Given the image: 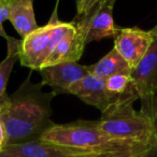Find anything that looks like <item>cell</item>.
I'll use <instances>...</instances> for the list:
<instances>
[{"label":"cell","mask_w":157,"mask_h":157,"mask_svg":"<svg viewBox=\"0 0 157 157\" xmlns=\"http://www.w3.org/2000/svg\"><path fill=\"white\" fill-rule=\"evenodd\" d=\"M40 139L58 145L92 152L99 156L129 152H145L152 146L114 139L100 128L98 121L86 120L67 124H54Z\"/></svg>","instance_id":"7a4b0ae2"},{"label":"cell","mask_w":157,"mask_h":157,"mask_svg":"<svg viewBox=\"0 0 157 157\" xmlns=\"http://www.w3.org/2000/svg\"><path fill=\"white\" fill-rule=\"evenodd\" d=\"M67 94L76 96L86 105L97 108L101 113L107 111L111 105L120 102L117 97L107 90L105 78L92 73H88L80 81L72 84L68 88Z\"/></svg>","instance_id":"8992f818"},{"label":"cell","mask_w":157,"mask_h":157,"mask_svg":"<svg viewBox=\"0 0 157 157\" xmlns=\"http://www.w3.org/2000/svg\"><path fill=\"white\" fill-rule=\"evenodd\" d=\"M146 152V151H145ZM145 152H129V153H120V154L107 155L102 157H142Z\"/></svg>","instance_id":"ac0fdd59"},{"label":"cell","mask_w":157,"mask_h":157,"mask_svg":"<svg viewBox=\"0 0 157 157\" xmlns=\"http://www.w3.org/2000/svg\"><path fill=\"white\" fill-rule=\"evenodd\" d=\"M86 44L85 30L80 23L74 22L73 27L59 41L42 68L63 63H78L83 55Z\"/></svg>","instance_id":"30bf717a"},{"label":"cell","mask_w":157,"mask_h":157,"mask_svg":"<svg viewBox=\"0 0 157 157\" xmlns=\"http://www.w3.org/2000/svg\"><path fill=\"white\" fill-rule=\"evenodd\" d=\"M115 1L116 0H100L98 6H111V7H114Z\"/></svg>","instance_id":"44dd1931"},{"label":"cell","mask_w":157,"mask_h":157,"mask_svg":"<svg viewBox=\"0 0 157 157\" xmlns=\"http://www.w3.org/2000/svg\"><path fill=\"white\" fill-rule=\"evenodd\" d=\"M150 31L152 33V35H153V36H156V37H157V29L155 28V27L152 29V30H150Z\"/></svg>","instance_id":"7402d4cb"},{"label":"cell","mask_w":157,"mask_h":157,"mask_svg":"<svg viewBox=\"0 0 157 157\" xmlns=\"http://www.w3.org/2000/svg\"><path fill=\"white\" fill-rule=\"evenodd\" d=\"M100 0H76V18H83L90 15L97 7Z\"/></svg>","instance_id":"2e32d148"},{"label":"cell","mask_w":157,"mask_h":157,"mask_svg":"<svg viewBox=\"0 0 157 157\" xmlns=\"http://www.w3.org/2000/svg\"><path fill=\"white\" fill-rule=\"evenodd\" d=\"M73 25L74 22H60L57 18V8H55L48 24L22 39L18 59L21 65L30 70H41L56 45Z\"/></svg>","instance_id":"277c9868"},{"label":"cell","mask_w":157,"mask_h":157,"mask_svg":"<svg viewBox=\"0 0 157 157\" xmlns=\"http://www.w3.org/2000/svg\"><path fill=\"white\" fill-rule=\"evenodd\" d=\"M6 145H7V132H6L2 121L0 120V151Z\"/></svg>","instance_id":"d6986e66"},{"label":"cell","mask_w":157,"mask_h":157,"mask_svg":"<svg viewBox=\"0 0 157 157\" xmlns=\"http://www.w3.org/2000/svg\"><path fill=\"white\" fill-rule=\"evenodd\" d=\"M58 2H59V0H57V2H56V6H55V8L58 7Z\"/></svg>","instance_id":"603a6c76"},{"label":"cell","mask_w":157,"mask_h":157,"mask_svg":"<svg viewBox=\"0 0 157 157\" xmlns=\"http://www.w3.org/2000/svg\"><path fill=\"white\" fill-rule=\"evenodd\" d=\"M22 40L10 37L7 40V56L0 61V108L8 102L9 96L7 95V85L14 65L20 59V50Z\"/></svg>","instance_id":"5bb4252c"},{"label":"cell","mask_w":157,"mask_h":157,"mask_svg":"<svg viewBox=\"0 0 157 157\" xmlns=\"http://www.w3.org/2000/svg\"><path fill=\"white\" fill-rule=\"evenodd\" d=\"M0 157H102L87 151L58 145L42 139L9 144L0 151Z\"/></svg>","instance_id":"5b68a950"},{"label":"cell","mask_w":157,"mask_h":157,"mask_svg":"<svg viewBox=\"0 0 157 157\" xmlns=\"http://www.w3.org/2000/svg\"><path fill=\"white\" fill-rule=\"evenodd\" d=\"M85 30L86 42H99L107 38H115L120 27L114 23L113 7L98 6L90 15L78 20Z\"/></svg>","instance_id":"8fae6325"},{"label":"cell","mask_w":157,"mask_h":157,"mask_svg":"<svg viewBox=\"0 0 157 157\" xmlns=\"http://www.w3.org/2000/svg\"><path fill=\"white\" fill-rule=\"evenodd\" d=\"M143 112L152 123L153 133H154V142L155 145H157V96L150 100L142 101V109Z\"/></svg>","instance_id":"9a60e30c"},{"label":"cell","mask_w":157,"mask_h":157,"mask_svg":"<svg viewBox=\"0 0 157 157\" xmlns=\"http://www.w3.org/2000/svg\"><path fill=\"white\" fill-rule=\"evenodd\" d=\"M42 76V83L50 86L57 95L67 94L72 84L87 75L90 66L80 65L78 63H63L50 66L39 70Z\"/></svg>","instance_id":"9c48e42d"},{"label":"cell","mask_w":157,"mask_h":157,"mask_svg":"<svg viewBox=\"0 0 157 157\" xmlns=\"http://www.w3.org/2000/svg\"><path fill=\"white\" fill-rule=\"evenodd\" d=\"M131 67L122 55L112 48L107 55L99 59L96 63L90 66V72L92 74L102 78H108L115 74H131Z\"/></svg>","instance_id":"4fadbf2b"},{"label":"cell","mask_w":157,"mask_h":157,"mask_svg":"<svg viewBox=\"0 0 157 157\" xmlns=\"http://www.w3.org/2000/svg\"><path fill=\"white\" fill-rule=\"evenodd\" d=\"M142 157H157V145H152L145 153L143 154Z\"/></svg>","instance_id":"ffe728a7"},{"label":"cell","mask_w":157,"mask_h":157,"mask_svg":"<svg viewBox=\"0 0 157 157\" xmlns=\"http://www.w3.org/2000/svg\"><path fill=\"white\" fill-rule=\"evenodd\" d=\"M9 21L22 39L39 28L33 0H10Z\"/></svg>","instance_id":"7c38bea8"},{"label":"cell","mask_w":157,"mask_h":157,"mask_svg":"<svg viewBox=\"0 0 157 157\" xmlns=\"http://www.w3.org/2000/svg\"><path fill=\"white\" fill-rule=\"evenodd\" d=\"M10 13V0H0V37L8 40L10 36L7 35L5 28H3V23L9 20Z\"/></svg>","instance_id":"e0dca14e"},{"label":"cell","mask_w":157,"mask_h":157,"mask_svg":"<svg viewBox=\"0 0 157 157\" xmlns=\"http://www.w3.org/2000/svg\"><path fill=\"white\" fill-rule=\"evenodd\" d=\"M100 128L108 136L121 141L154 145V133L150 118L133 109L132 102H118L101 113Z\"/></svg>","instance_id":"3957f363"},{"label":"cell","mask_w":157,"mask_h":157,"mask_svg":"<svg viewBox=\"0 0 157 157\" xmlns=\"http://www.w3.org/2000/svg\"><path fill=\"white\" fill-rule=\"evenodd\" d=\"M153 41L154 36L151 31L138 27L120 28L118 35L114 38V48L133 69L147 53Z\"/></svg>","instance_id":"52a82bcc"},{"label":"cell","mask_w":157,"mask_h":157,"mask_svg":"<svg viewBox=\"0 0 157 157\" xmlns=\"http://www.w3.org/2000/svg\"><path fill=\"white\" fill-rule=\"evenodd\" d=\"M0 113H1V108H0Z\"/></svg>","instance_id":"cb8c5ba5"},{"label":"cell","mask_w":157,"mask_h":157,"mask_svg":"<svg viewBox=\"0 0 157 157\" xmlns=\"http://www.w3.org/2000/svg\"><path fill=\"white\" fill-rule=\"evenodd\" d=\"M131 78L142 101L157 96V37L140 63L131 70Z\"/></svg>","instance_id":"ba28073f"},{"label":"cell","mask_w":157,"mask_h":157,"mask_svg":"<svg viewBox=\"0 0 157 157\" xmlns=\"http://www.w3.org/2000/svg\"><path fill=\"white\" fill-rule=\"evenodd\" d=\"M155 28H156V29H157V25H156V26H155Z\"/></svg>","instance_id":"d4e9b609"},{"label":"cell","mask_w":157,"mask_h":157,"mask_svg":"<svg viewBox=\"0 0 157 157\" xmlns=\"http://www.w3.org/2000/svg\"><path fill=\"white\" fill-rule=\"evenodd\" d=\"M44 84L33 83L30 75L1 108L0 120L7 132V145L40 139L54 125L51 102L56 93H44Z\"/></svg>","instance_id":"6da1fadb"}]
</instances>
